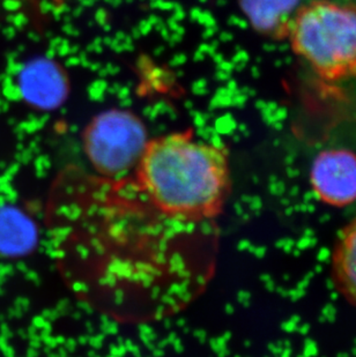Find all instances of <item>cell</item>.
Listing matches in <instances>:
<instances>
[{"instance_id":"7a4b0ae2","label":"cell","mask_w":356,"mask_h":357,"mask_svg":"<svg viewBox=\"0 0 356 357\" xmlns=\"http://www.w3.org/2000/svg\"><path fill=\"white\" fill-rule=\"evenodd\" d=\"M130 175L162 213L184 222H216L232 193L227 149L192 131L149 139Z\"/></svg>"},{"instance_id":"ba28073f","label":"cell","mask_w":356,"mask_h":357,"mask_svg":"<svg viewBox=\"0 0 356 357\" xmlns=\"http://www.w3.org/2000/svg\"><path fill=\"white\" fill-rule=\"evenodd\" d=\"M331 274L338 293L356 307V216L336 239L331 257Z\"/></svg>"},{"instance_id":"8992f818","label":"cell","mask_w":356,"mask_h":357,"mask_svg":"<svg viewBox=\"0 0 356 357\" xmlns=\"http://www.w3.org/2000/svg\"><path fill=\"white\" fill-rule=\"evenodd\" d=\"M19 91L24 101L38 109H54L65 101L68 81L65 72L54 61L35 59L21 70Z\"/></svg>"},{"instance_id":"52a82bcc","label":"cell","mask_w":356,"mask_h":357,"mask_svg":"<svg viewBox=\"0 0 356 357\" xmlns=\"http://www.w3.org/2000/svg\"><path fill=\"white\" fill-rule=\"evenodd\" d=\"M241 10L257 33L269 38H287L302 0H239Z\"/></svg>"},{"instance_id":"9c48e42d","label":"cell","mask_w":356,"mask_h":357,"mask_svg":"<svg viewBox=\"0 0 356 357\" xmlns=\"http://www.w3.org/2000/svg\"><path fill=\"white\" fill-rule=\"evenodd\" d=\"M36 243V229L31 220L17 211L0 212V251L8 256H22Z\"/></svg>"},{"instance_id":"30bf717a","label":"cell","mask_w":356,"mask_h":357,"mask_svg":"<svg viewBox=\"0 0 356 357\" xmlns=\"http://www.w3.org/2000/svg\"><path fill=\"white\" fill-rule=\"evenodd\" d=\"M51 1L56 3V5H61V3H65L66 1H70V0H51Z\"/></svg>"},{"instance_id":"8fae6325","label":"cell","mask_w":356,"mask_h":357,"mask_svg":"<svg viewBox=\"0 0 356 357\" xmlns=\"http://www.w3.org/2000/svg\"><path fill=\"white\" fill-rule=\"evenodd\" d=\"M353 3H356V0H354Z\"/></svg>"},{"instance_id":"5b68a950","label":"cell","mask_w":356,"mask_h":357,"mask_svg":"<svg viewBox=\"0 0 356 357\" xmlns=\"http://www.w3.org/2000/svg\"><path fill=\"white\" fill-rule=\"evenodd\" d=\"M310 185L326 205L341 208L356 202V153L346 149L320 152L310 169Z\"/></svg>"},{"instance_id":"6da1fadb","label":"cell","mask_w":356,"mask_h":357,"mask_svg":"<svg viewBox=\"0 0 356 357\" xmlns=\"http://www.w3.org/2000/svg\"><path fill=\"white\" fill-rule=\"evenodd\" d=\"M47 222L65 283L114 319L169 317L202 295L214 274L216 222L165 215L131 175L63 176L51 191Z\"/></svg>"},{"instance_id":"3957f363","label":"cell","mask_w":356,"mask_h":357,"mask_svg":"<svg viewBox=\"0 0 356 357\" xmlns=\"http://www.w3.org/2000/svg\"><path fill=\"white\" fill-rule=\"evenodd\" d=\"M287 38L322 80H356V3L313 0L302 5Z\"/></svg>"},{"instance_id":"277c9868","label":"cell","mask_w":356,"mask_h":357,"mask_svg":"<svg viewBox=\"0 0 356 357\" xmlns=\"http://www.w3.org/2000/svg\"><path fill=\"white\" fill-rule=\"evenodd\" d=\"M149 137L135 112L109 109L95 116L82 133V149L95 175L121 178L138 165Z\"/></svg>"}]
</instances>
